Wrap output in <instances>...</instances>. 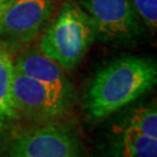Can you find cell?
<instances>
[{
  "label": "cell",
  "instance_id": "1",
  "mask_svg": "<svg viewBox=\"0 0 157 157\" xmlns=\"http://www.w3.org/2000/svg\"><path fill=\"white\" fill-rule=\"evenodd\" d=\"M157 82L155 61L124 56L108 63L95 75L85 93L86 114L101 120L120 111L152 89Z\"/></svg>",
  "mask_w": 157,
  "mask_h": 157
},
{
  "label": "cell",
  "instance_id": "2",
  "mask_svg": "<svg viewBox=\"0 0 157 157\" xmlns=\"http://www.w3.org/2000/svg\"><path fill=\"white\" fill-rule=\"evenodd\" d=\"M95 39L97 30L90 17L75 0H67L42 34L39 49L64 70H71L80 63Z\"/></svg>",
  "mask_w": 157,
  "mask_h": 157
},
{
  "label": "cell",
  "instance_id": "3",
  "mask_svg": "<svg viewBox=\"0 0 157 157\" xmlns=\"http://www.w3.org/2000/svg\"><path fill=\"white\" fill-rule=\"evenodd\" d=\"M6 157H84L75 133L54 122L25 129L12 139Z\"/></svg>",
  "mask_w": 157,
  "mask_h": 157
},
{
  "label": "cell",
  "instance_id": "4",
  "mask_svg": "<svg viewBox=\"0 0 157 157\" xmlns=\"http://www.w3.org/2000/svg\"><path fill=\"white\" fill-rule=\"evenodd\" d=\"M94 23L97 37L128 42L141 32V20L129 0H75Z\"/></svg>",
  "mask_w": 157,
  "mask_h": 157
},
{
  "label": "cell",
  "instance_id": "5",
  "mask_svg": "<svg viewBox=\"0 0 157 157\" xmlns=\"http://www.w3.org/2000/svg\"><path fill=\"white\" fill-rule=\"evenodd\" d=\"M57 0H14L0 17V40L7 44L33 41L49 22Z\"/></svg>",
  "mask_w": 157,
  "mask_h": 157
},
{
  "label": "cell",
  "instance_id": "6",
  "mask_svg": "<svg viewBox=\"0 0 157 157\" xmlns=\"http://www.w3.org/2000/svg\"><path fill=\"white\" fill-rule=\"evenodd\" d=\"M13 99L20 114L41 121H54L67 114L71 101L57 95L45 85L27 77L22 73H14Z\"/></svg>",
  "mask_w": 157,
  "mask_h": 157
},
{
  "label": "cell",
  "instance_id": "7",
  "mask_svg": "<svg viewBox=\"0 0 157 157\" xmlns=\"http://www.w3.org/2000/svg\"><path fill=\"white\" fill-rule=\"evenodd\" d=\"M15 71L45 85L57 95L72 101L73 87L65 76V70L58 63L41 51H27L14 61Z\"/></svg>",
  "mask_w": 157,
  "mask_h": 157
},
{
  "label": "cell",
  "instance_id": "8",
  "mask_svg": "<svg viewBox=\"0 0 157 157\" xmlns=\"http://www.w3.org/2000/svg\"><path fill=\"white\" fill-rule=\"evenodd\" d=\"M15 67L11 45L0 40V132H4L20 118L13 99Z\"/></svg>",
  "mask_w": 157,
  "mask_h": 157
},
{
  "label": "cell",
  "instance_id": "9",
  "mask_svg": "<svg viewBox=\"0 0 157 157\" xmlns=\"http://www.w3.org/2000/svg\"><path fill=\"white\" fill-rule=\"evenodd\" d=\"M112 150L115 157H157V139L117 124L113 128Z\"/></svg>",
  "mask_w": 157,
  "mask_h": 157
},
{
  "label": "cell",
  "instance_id": "10",
  "mask_svg": "<svg viewBox=\"0 0 157 157\" xmlns=\"http://www.w3.org/2000/svg\"><path fill=\"white\" fill-rule=\"evenodd\" d=\"M120 126L135 130L137 133L157 139V112L155 106L140 107L124 118Z\"/></svg>",
  "mask_w": 157,
  "mask_h": 157
},
{
  "label": "cell",
  "instance_id": "11",
  "mask_svg": "<svg viewBox=\"0 0 157 157\" xmlns=\"http://www.w3.org/2000/svg\"><path fill=\"white\" fill-rule=\"evenodd\" d=\"M137 17L154 33L157 28V0H129Z\"/></svg>",
  "mask_w": 157,
  "mask_h": 157
},
{
  "label": "cell",
  "instance_id": "12",
  "mask_svg": "<svg viewBox=\"0 0 157 157\" xmlns=\"http://www.w3.org/2000/svg\"><path fill=\"white\" fill-rule=\"evenodd\" d=\"M14 0H0V17L4 15L6 10L11 6V4Z\"/></svg>",
  "mask_w": 157,
  "mask_h": 157
}]
</instances>
